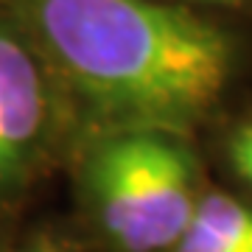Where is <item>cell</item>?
<instances>
[{
    "mask_svg": "<svg viewBox=\"0 0 252 252\" xmlns=\"http://www.w3.org/2000/svg\"><path fill=\"white\" fill-rule=\"evenodd\" d=\"M59 70L118 132H174L205 115L230 79L216 26L154 0H34Z\"/></svg>",
    "mask_w": 252,
    "mask_h": 252,
    "instance_id": "obj_1",
    "label": "cell"
},
{
    "mask_svg": "<svg viewBox=\"0 0 252 252\" xmlns=\"http://www.w3.org/2000/svg\"><path fill=\"white\" fill-rule=\"evenodd\" d=\"M101 221L126 252L177 247L193 224V160L165 132H115L90 162Z\"/></svg>",
    "mask_w": 252,
    "mask_h": 252,
    "instance_id": "obj_2",
    "label": "cell"
},
{
    "mask_svg": "<svg viewBox=\"0 0 252 252\" xmlns=\"http://www.w3.org/2000/svg\"><path fill=\"white\" fill-rule=\"evenodd\" d=\"M42 129V81L20 42L0 34V180L14 174Z\"/></svg>",
    "mask_w": 252,
    "mask_h": 252,
    "instance_id": "obj_3",
    "label": "cell"
},
{
    "mask_svg": "<svg viewBox=\"0 0 252 252\" xmlns=\"http://www.w3.org/2000/svg\"><path fill=\"white\" fill-rule=\"evenodd\" d=\"M193 227L241 252H252V207L235 202L224 193L199 196Z\"/></svg>",
    "mask_w": 252,
    "mask_h": 252,
    "instance_id": "obj_4",
    "label": "cell"
},
{
    "mask_svg": "<svg viewBox=\"0 0 252 252\" xmlns=\"http://www.w3.org/2000/svg\"><path fill=\"white\" fill-rule=\"evenodd\" d=\"M230 157H233L235 171L241 174V180L252 185V124L241 126L230 140Z\"/></svg>",
    "mask_w": 252,
    "mask_h": 252,
    "instance_id": "obj_5",
    "label": "cell"
},
{
    "mask_svg": "<svg viewBox=\"0 0 252 252\" xmlns=\"http://www.w3.org/2000/svg\"><path fill=\"white\" fill-rule=\"evenodd\" d=\"M174 252H241V250H233V247L221 244L219 238L207 235L205 230H199V227L190 224L188 233H185L180 241H177Z\"/></svg>",
    "mask_w": 252,
    "mask_h": 252,
    "instance_id": "obj_6",
    "label": "cell"
},
{
    "mask_svg": "<svg viewBox=\"0 0 252 252\" xmlns=\"http://www.w3.org/2000/svg\"><path fill=\"white\" fill-rule=\"evenodd\" d=\"M26 252H70V250H67L64 244H59V241H39Z\"/></svg>",
    "mask_w": 252,
    "mask_h": 252,
    "instance_id": "obj_7",
    "label": "cell"
},
{
    "mask_svg": "<svg viewBox=\"0 0 252 252\" xmlns=\"http://www.w3.org/2000/svg\"><path fill=\"white\" fill-rule=\"evenodd\" d=\"M224 3H233V0H224Z\"/></svg>",
    "mask_w": 252,
    "mask_h": 252,
    "instance_id": "obj_8",
    "label": "cell"
}]
</instances>
